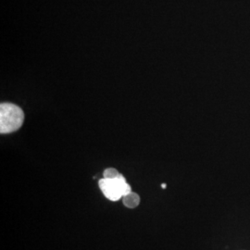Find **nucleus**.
<instances>
[{"label":"nucleus","mask_w":250,"mask_h":250,"mask_svg":"<svg viewBox=\"0 0 250 250\" xmlns=\"http://www.w3.org/2000/svg\"><path fill=\"white\" fill-rule=\"evenodd\" d=\"M99 186L104 196L111 201H118L132 192V188L123 174L114 179H100Z\"/></svg>","instance_id":"f03ea898"},{"label":"nucleus","mask_w":250,"mask_h":250,"mask_svg":"<svg viewBox=\"0 0 250 250\" xmlns=\"http://www.w3.org/2000/svg\"><path fill=\"white\" fill-rule=\"evenodd\" d=\"M24 122V112L21 107L12 103L0 105V133L11 134L19 130Z\"/></svg>","instance_id":"f257e3e1"},{"label":"nucleus","mask_w":250,"mask_h":250,"mask_svg":"<svg viewBox=\"0 0 250 250\" xmlns=\"http://www.w3.org/2000/svg\"><path fill=\"white\" fill-rule=\"evenodd\" d=\"M121 173L114 168H107L103 172V178L114 179L117 178Z\"/></svg>","instance_id":"20e7f679"},{"label":"nucleus","mask_w":250,"mask_h":250,"mask_svg":"<svg viewBox=\"0 0 250 250\" xmlns=\"http://www.w3.org/2000/svg\"><path fill=\"white\" fill-rule=\"evenodd\" d=\"M161 188H166V185H165V184H162V185H161Z\"/></svg>","instance_id":"39448f33"},{"label":"nucleus","mask_w":250,"mask_h":250,"mask_svg":"<svg viewBox=\"0 0 250 250\" xmlns=\"http://www.w3.org/2000/svg\"><path fill=\"white\" fill-rule=\"evenodd\" d=\"M123 202L125 204V207L130 208H134L140 203V197L135 194L134 192L129 193L128 195H126L123 197Z\"/></svg>","instance_id":"7ed1b4c3"}]
</instances>
